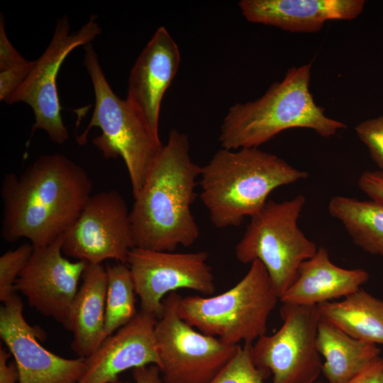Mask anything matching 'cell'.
<instances>
[{
  "label": "cell",
  "instance_id": "cell-21",
  "mask_svg": "<svg viewBox=\"0 0 383 383\" xmlns=\"http://www.w3.org/2000/svg\"><path fill=\"white\" fill-rule=\"evenodd\" d=\"M321 316L351 337L383 345V300L362 289L317 305Z\"/></svg>",
  "mask_w": 383,
  "mask_h": 383
},
{
  "label": "cell",
  "instance_id": "cell-31",
  "mask_svg": "<svg viewBox=\"0 0 383 383\" xmlns=\"http://www.w3.org/2000/svg\"><path fill=\"white\" fill-rule=\"evenodd\" d=\"M11 353L0 345V383H19L16 362H8Z\"/></svg>",
  "mask_w": 383,
  "mask_h": 383
},
{
  "label": "cell",
  "instance_id": "cell-16",
  "mask_svg": "<svg viewBox=\"0 0 383 383\" xmlns=\"http://www.w3.org/2000/svg\"><path fill=\"white\" fill-rule=\"evenodd\" d=\"M181 61L178 45L159 27L131 70L126 99L158 135L161 103Z\"/></svg>",
  "mask_w": 383,
  "mask_h": 383
},
{
  "label": "cell",
  "instance_id": "cell-20",
  "mask_svg": "<svg viewBox=\"0 0 383 383\" xmlns=\"http://www.w3.org/2000/svg\"><path fill=\"white\" fill-rule=\"evenodd\" d=\"M316 347L325 359L321 373L328 383L347 382L381 353L376 344L351 337L321 316Z\"/></svg>",
  "mask_w": 383,
  "mask_h": 383
},
{
  "label": "cell",
  "instance_id": "cell-27",
  "mask_svg": "<svg viewBox=\"0 0 383 383\" xmlns=\"http://www.w3.org/2000/svg\"><path fill=\"white\" fill-rule=\"evenodd\" d=\"M35 60L25 62L0 72V101L6 102L29 75Z\"/></svg>",
  "mask_w": 383,
  "mask_h": 383
},
{
  "label": "cell",
  "instance_id": "cell-29",
  "mask_svg": "<svg viewBox=\"0 0 383 383\" xmlns=\"http://www.w3.org/2000/svg\"><path fill=\"white\" fill-rule=\"evenodd\" d=\"M357 184L370 199L383 203V171L367 170L360 176Z\"/></svg>",
  "mask_w": 383,
  "mask_h": 383
},
{
  "label": "cell",
  "instance_id": "cell-8",
  "mask_svg": "<svg viewBox=\"0 0 383 383\" xmlns=\"http://www.w3.org/2000/svg\"><path fill=\"white\" fill-rule=\"evenodd\" d=\"M181 296L170 293L162 300L163 313L155 335L163 383H208L231 360L238 345L196 331L178 313Z\"/></svg>",
  "mask_w": 383,
  "mask_h": 383
},
{
  "label": "cell",
  "instance_id": "cell-9",
  "mask_svg": "<svg viewBox=\"0 0 383 383\" xmlns=\"http://www.w3.org/2000/svg\"><path fill=\"white\" fill-rule=\"evenodd\" d=\"M279 313V329L252 345L255 365L272 374V383L316 382L323 365L316 347L318 306L282 304Z\"/></svg>",
  "mask_w": 383,
  "mask_h": 383
},
{
  "label": "cell",
  "instance_id": "cell-23",
  "mask_svg": "<svg viewBox=\"0 0 383 383\" xmlns=\"http://www.w3.org/2000/svg\"><path fill=\"white\" fill-rule=\"evenodd\" d=\"M105 329L111 335L138 313L132 274L126 264L108 265Z\"/></svg>",
  "mask_w": 383,
  "mask_h": 383
},
{
  "label": "cell",
  "instance_id": "cell-35",
  "mask_svg": "<svg viewBox=\"0 0 383 383\" xmlns=\"http://www.w3.org/2000/svg\"><path fill=\"white\" fill-rule=\"evenodd\" d=\"M316 383V382H315Z\"/></svg>",
  "mask_w": 383,
  "mask_h": 383
},
{
  "label": "cell",
  "instance_id": "cell-7",
  "mask_svg": "<svg viewBox=\"0 0 383 383\" xmlns=\"http://www.w3.org/2000/svg\"><path fill=\"white\" fill-rule=\"evenodd\" d=\"M305 204L301 194L283 201L268 200L250 218L235 248L240 262L259 260L262 263L279 299L296 279L300 265L318 250L298 226Z\"/></svg>",
  "mask_w": 383,
  "mask_h": 383
},
{
  "label": "cell",
  "instance_id": "cell-19",
  "mask_svg": "<svg viewBox=\"0 0 383 383\" xmlns=\"http://www.w3.org/2000/svg\"><path fill=\"white\" fill-rule=\"evenodd\" d=\"M76 295L68 331L72 350L79 357L91 355L108 337L105 329L107 275L101 264H87Z\"/></svg>",
  "mask_w": 383,
  "mask_h": 383
},
{
  "label": "cell",
  "instance_id": "cell-17",
  "mask_svg": "<svg viewBox=\"0 0 383 383\" xmlns=\"http://www.w3.org/2000/svg\"><path fill=\"white\" fill-rule=\"evenodd\" d=\"M365 0H241L242 14L251 23L291 33L320 31L331 20L351 21L363 11Z\"/></svg>",
  "mask_w": 383,
  "mask_h": 383
},
{
  "label": "cell",
  "instance_id": "cell-5",
  "mask_svg": "<svg viewBox=\"0 0 383 383\" xmlns=\"http://www.w3.org/2000/svg\"><path fill=\"white\" fill-rule=\"evenodd\" d=\"M84 65L94 87L95 104L89 124L76 140L85 144L90 129L100 128L101 134L92 142L106 159H123L135 198L164 145L128 101L114 93L91 43L84 46Z\"/></svg>",
  "mask_w": 383,
  "mask_h": 383
},
{
  "label": "cell",
  "instance_id": "cell-14",
  "mask_svg": "<svg viewBox=\"0 0 383 383\" xmlns=\"http://www.w3.org/2000/svg\"><path fill=\"white\" fill-rule=\"evenodd\" d=\"M23 306L16 294L0 308V337L14 357L19 383L79 382L86 369V359L64 358L43 348L38 342L42 333L26 321Z\"/></svg>",
  "mask_w": 383,
  "mask_h": 383
},
{
  "label": "cell",
  "instance_id": "cell-33",
  "mask_svg": "<svg viewBox=\"0 0 383 383\" xmlns=\"http://www.w3.org/2000/svg\"><path fill=\"white\" fill-rule=\"evenodd\" d=\"M69 383H78V382H69Z\"/></svg>",
  "mask_w": 383,
  "mask_h": 383
},
{
  "label": "cell",
  "instance_id": "cell-30",
  "mask_svg": "<svg viewBox=\"0 0 383 383\" xmlns=\"http://www.w3.org/2000/svg\"><path fill=\"white\" fill-rule=\"evenodd\" d=\"M316 383H323L316 382ZM345 383H383V359L379 357Z\"/></svg>",
  "mask_w": 383,
  "mask_h": 383
},
{
  "label": "cell",
  "instance_id": "cell-11",
  "mask_svg": "<svg viewBox=\"0 0 383 383\" xmlns=\"http://www.w3.org/2000/svg\"><path fill=\"white\" fill-rule=\"evenodd\" d=\"M62 238V250L66 256L92 265L106 260L127 264L135 244L124 198L116 190L91 195Z\"/></svg>",
  "mask_w": 383,
  "mask_h": 383
},
{
  "label": "cell",
  "instance_id": "cell-15",
  "mask_svg": "<svg viewBox=\"0 0 383 383\" xmlns=\"http://www.w3.org/2000/svg\"><path fill=\"white\" fill-rule=\"evenodd\" d=\"M157 321L155 316L140 309L85 358L86 369L78 383H112L129 369L148 365L160 368L155 335Z\"/></svg>",
  "mask_w": 383,
  "mask_h": 383
},
{
  "label": "cell",
  "instance_id": "cell-6",
  "mask_svg": "<svg viewBox=\"0 0 383 383\" xmlns=\"http://www.w3.org/2000/svg\"><path fill=\"white\" fill-rule=\"evenodd\" d=\"M250 264L243 279L222 294L181 296L180 317L228 345L252 343L265 335L269 316L279 299L262 263L254 260Z\"/></svg>",
  "mask_w": 383,
  "mask_h": 383
},
{
  "label": "cell",
  "instance_id": "cell-26",
  "mask_svg": "<svg viewBox=\"0 0 383 383\" xmlns=\"http://www.w3.org/2000/svg\"><path fill=\"white\" fill-rule=\"evenodd\" d=\"M355 131L372 160L383 171V113L361 121L355 127Z\"/></svg>",
  "mask_w": 383,
  "mask_h": 383
},
{
  "label": "cell",
  "instance_id": "cell-1",
  "mask_svg": "<svg viewBox=\"0 0 383 383\" xmlns=\"http://www.w3.org/2000/svg\"><path fill=\"white\" fill-rule=\"evenodd\" d=\"M87 171L62 154L43 155L20 175L6 173L1 185V235L7 242L28 238L45 246L77 219L91 196Z\"/></svg>",
  "mask_w": 383,
  "mask_h": 383
},
{
  "label": "cell",
  "instance_id": "cell-34",
  "mask_svg": "<svg viewBox=\"0 0 383 383\" xmlns=\"http://www.w3.org/2000/svg\"><path fill=\"white\" fill-rule=\"evenodd\" d=\"M382 359H383V356H382Z\"/></svg>",
  "mask_w": 383,
  "mask_h": 383
},
{
  "label": "cell",
  "instance_id": "cell-12",
  "mask_svg": "<svg viewBox=\"0 0 383 383\" xmlns=\"http://www.w3.org/2000/svg\"><path fill=\"white\" fill-rule=\"evenodd\" d=\"M206 251L174 252L133 248L127 265L133 280L140 309L160 318L162 300L177 289H187L211 296L216 292L214 276Z\"/></svg>",
  "mask_w": 383,
  "mask_h": 383
},
{
  "label": "cell",
  "instance_id": "cell-13",
  "mask_svg": "<svg viewBox=\"0 0 383 383\" xmlns=\"http://www.w3.org/2000/svg\"><path fill=\"white\" fill-rule=\"evenodd\" d=\"M62 242L61 235L45 246L34 248L14 287L31 307L68 330L78 284L87 263L65 258Z\"/></svg>",
  "mask_w": 383,
  "mask_h": 383
},
{
  "label": "cell",
  "instance_id": "cell-25",
  "mask_svg": "<svg viewBox=\"0 0 383 383\" xmlns=\"http://www.w3.org/2000/svg\"><path fill=\"white\" fill-rule=\"evenodd\" d=\"M34 247L24 243L0 257V301L3 303L17 294L14 285L30 259Z\"/></svg>",
  "mask_w": 383,
  "mask_h": 383
},
{
  "label": "cell",
  "instance_id": "cell-2",
  "mask_svg": "<svg viewBox=\"0 0 383 383\" xmlns=\"http://www.w3.org/2000/svg\"><path fill=\"white\" fill-rule=\"evenodd\" d=\"M200 172L188 135L172 128L130 211L135 247L174 252L196 242L199 228L191 206Z\"/></svg>",
  "mask_w": 383,
  "mask_h": 383
},
{
  "label": "cell",
  "instance_id": "cell-22",
  "mask_svg": "<svg viewBox=\"0 0 383 383\" xmlns=\"http://www.w3.org/2000/svg\"><path fill=\"white\" fill-rule=\"evenodd\" d=\"M328 211L342 223L355 245L383 256V203L334 196L329 201Z\"/></svg>",
  "mask_w": 383,
  "mask_h": 383
},
{
  "label": "cell",
  "instance_id": "cell-10",
  "mask_svg": "<svg viewBox=\"0 0 383 383\" xmlns=\"http://www.w3.org/2000/svg\"><path fill=\"white\" fill-rule=\"evenodd\" d=\"M91 15L88 22L79 30L70 33L68 18L58 19L52 38L41 56L35 60L29 75L6 101L12 104L23 102L31 107L35 116L32 133L45 131L49 139L58 145L69 139V132L63 123L57 89V77L60 68L70 53L79 46L90 44L101 32Z\"/></svg>",
  "mask_w": 383,
  "mask_h": 383
},
{
  "label": "cell",
  "instance_id": "cell-28",
  "mask_svg": "<svg viewBox=\"0 0 383 383\" xmlns=\"http://www.w3.org/2000/svg\"><path fill=\"white\" fill-rule=\"evenodd\" d=\"M27 60L16 50L5 31L4 15L0 18V72L25 62Z\"/></svg>",
  "mask_w": 383,
  "mask_h": 383
},
{
  "label": "cell",
  "instance_id": "cell-18",
  "mask_svg": "<svg viewBox=\"0 0 383 383\" xmlns=\"http://www.w3.org/2000/svg\"><path fill=\"white\" fill-rule=\"evenodd\" d=\"M369 278L365 270L337 266L328 250L320 247L300 265L296 279L279 301L285 304L317 306L356 292Z\"/></svg>",
  "mask_w": 383,
  "mask_h": 383
},
{
  "label": "cell",
  "instance_id": "cell-4",
  "mask_svg": "<svg viewBox=\"0 0 383 383\" xmlns=\"http://www.w3.org/2000/svg\"><path fill=\"white\" fill-rule=\"evenodd\" d=\"M311 67V63L292 67L259 99L230 107L221 126V148H258L291 128H309L323 138L346 128L315 102L309 90Z\"/></svg>",
  "mask_w": 383,
  "mask_h": 383
},
{
  "label": "cell",
  "instance_id": "cell-32",
  "mask_svg": "<svg viewBox=\"0 0 383 383\" xmlns=\"http://www.w3.org/2000/svg\"><path fill=\"white\" fill-rule=\"evenodd\" d=\"M134 383H163L160 377L161 371L155 365H148L132 370ZM112 383H129L118 379Z\"/></svg>",
  "mask_w": 383,
  "mask_h": 383
},
{
  "label": "cell",
  "instance_id": "cell-24",
  "mask_svg": "<svg viewBox=\"0 0 383 383\" xmlns=\"http://www.w3.org/2000/svg\"><path fill=\"white\" fill-rule=\"evenodd\" d=\"M252 345H239L231 360L208 383H264L270 372L255 365L251 356Z\"/></svg>",
  "mask_w": 383,
  "mask_h": 383
},
{
  "label": "cell",
  "instance_id": "cell-3",
  "mask_svg": "<svg viewBox=\"0 0 383 383\" xmlns=\"http://www.w3.org/2000/svg\"><path fill=\"white\" fill-rule=\"evenodd\" d=\"M200 199L217 228L239 226L257 214L275 189L306 179L279 156L258 148L217 150L201 167Z\"/></svg>",
  "mask_w": 383,
  "mask_h": 383
}]
</instances>
